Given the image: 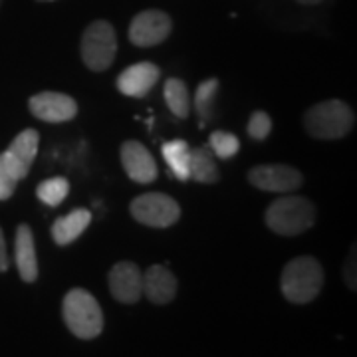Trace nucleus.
<instances>
[{
  "instance_id": "obj_1",
  "label": "nucleus",
  "mask_w": 357,
  "mask_h": 357,
  "mask_svg": "<svg viewBox=\"0 0 357 357\" xmlns=\"http://www.w3.org/2000/svg\"><path fill=\"white\" fill-rule=\"evenodd\" d=\"M324 286V268L314 256H298L282 270L280 288L292 304H307L318 298Z\"/></svg>"
},
{
  "instance_id": "obj_2",
  "label": "nucleus",
  "mask_w": 357,
  "mask_h": 357,
  "mask_svg": "<svg viewBox=\"0 0 357 357\" xmlns=\"http://www.w3.org/2000/svg\"><path fill=\"white\" fill-rule=\"evenodd\" d=\"M62 318L79 340H96L103 332V312L98 300L84 288H72L62 300Z\"/></svg>"
},
{
  "instance_id": "obj_3",
  "label": "nucleus",
  "mask_w": 357,
  "mask_h": 357,
  "mask_svg": "<svg viewBox=\"0 0 357 357\" xmlns=\"http://www.w3.org/2000/svg\"><path fill=\"white\" fill-rule=\"evenodd\" d=\"M316 206L306 197L286 195L266 208L268 229L280 236H296L314 227Z\"/></svg>"
},
{
  "instance_id": "obj_4",
  "label": "nucleus",
  "mask_w": 357,
  "mask_h": 357,
  "mask_svg": "<svg viewBox=\"0 0 357 357\" xmlns=\"http://www.w3.org/2000/svg\"><path fill=\"white\" fill-rule=\"evenodd\" d=\"M304 126L316 139H342L356 126V115L342 100H326L307 109Z\"/></svg>"
},
{
  "instance_id": "obj_5",
  "label": "nucleus",
  "mask_w": 357,
  "mask_h": 357,
  "mask_svg": "<svg viewBox=\"0 0 357 357\" xmlns=\"http://www.w3.org/2000/svg\"><path fill=\"white\" fill-rule=\"evenodd\" d=\"M79 52L84 64L91 72H105L114 64L115 52H117V36L114 26L107 20H93L84 30Z\"/></svg>"
},
{
  "instance_id": "obj_6",
  "label": "nucleus",
  "mask_w": 357,
  "mask_h": 357,
  "mask_svg": "<svg viewBox=\"0 0 357 357\" xmlns=\"http://www.w3.org/2000/svg\"><path fill=\"white\" fill-rule=\"evenodd\" d=\"M133 218L153 229H169L173 227L181 217V206L178 203L165 192H145L137 199L131 201L129 206Z\"/></svg>"
},
{
  "instance_id": "obj_7",
  "label": "nucleus",
  "mask_w": 357,
  "mask_h": 357,
  "mask_svg": "<svg viewBox=\"0 0 357 357\" xmlns=\"http://www.w3.org/2000/svg\"><path fill=\"white\" fill-rule=\"evenodd\" d=\"M173 30L171 16L163 10H143L129 24L128 36L139 48H151L169 38Z\"/></svg>"
},
{
  "instance_id": "obj_8",
  "label": "nucleus",
  "mask_w": 357,
  "mask_h": 357,
  "mask_svg": "<svg viewBox=\"0 0 357 357\" xmlns=\"http://www.w3.org/2000/svg\"><path fill=\"white\" fill-rule=\"evenodd\" d=\"M248 181L256 189L268 192H294L304 183L298 169L290 165H258L248 171Z\"/></svg>"
},
{
  "instance_id": "obj_9",
  "label": "nucleus",
  "mask_w": 357,
  "mask_h": 357,
  "mask_svg": "<svg viewBox=\"0 0 357 357\" xmlns=\"http://www.w3.org/2000/svg\"><path fill=\"white\" fill-rule=\"evenodd\" d=\"M38 131L36 129H24V131H20L14 137V141L10 143V147L6 151L0 153L2 163L13 173V177L16 181H22L28 175L30 167H32L34 159H36V153H38Z\"/></svg>"
},
{
  "instance_id": "obj_10",
  "label": "nucleus",
  "mask_w": 357,
  "mask_h": 357,
  "mask_svg": "<svg viewBox=\"0 0 357 357\" xmlns=\"http://www.w3.org/2000/svg\"><path fill=\"white\" fill-rule=\"evenodd\" d=\"M28 107L34 117L48 123L72 121L77 115V103L74 98L60 91H42L28 100Z\"/></svg>"
},
{
  "instance_id": "obj_11",
  "label": "nucleus",
  "mask_w": 357,
  "mask_h": 357,
  "mask_svg": "<svg viewBox=\"0 0 357 357\" xmlns=\"http://www.w3.org/2000/svg\"><path fill=\"white\" fill-rule=\"evenodd\" d=\"M109 290L117 302L135 304L143 294V272L135 262H117L109 270Z\"/></svg>"
},
{
  "instance_id": "obj_12",
  "label": "nucleus",
  "mask_w": 357,
  "mask_h": 357,
  "mask_svg": "<svg viewBox=\"0 0 357 357\" xmlns=\"http://www.w3.org/2000/svg\"><path fill=\"white\" fill-rule=\"evenodd\" d=\"M121 165L128 177L141 185L153 183L157 178V163L153 155L139 141H126L121 145Z\"/></svg>"
},
{
  "instance_id": "obj_13",
  "label": "nucleus",
  "mask_w": 357,
  "mask_h": 357,
  "mask_svg": "<svg viewBox=\"0 0 357 357\" xmlns=\"http://www.w3.org/2000/svg\"><path fill=\"white\" fill-rule=\"evenodd\" d=\"M161 77V70L151 62H139L126 68L117 76V89L128 98H145Z\"/></svg>"
},
{
  "instance_id": "obj_14",
  "label": "nucleus",
  "mask_w": 357,
  "mask_h": 357,
  "mask_svg": "<svg viewBox=\"0 0 357 357\" xmlns=\"http://www.w3.org/2000/svg\"><path fill=\"white\" fill-rule=\"evenodd\" d=\"M143 294L149 302L157 306H165L177 296V278L167 266L155 264L143 274Z\"/></svg>"
},
{
  "instance_id": "obj_15",
  "label": "nucleus",
  "mask_w": 357,
  "mask_h": 357,
  "mask_svg": "<svg viewBox=\"0 0 357 357\" xmlns=\"http://www.w3.org/2000/svg\"><path fill=\"white\" fill-rule=\"evenodd\" d=\"M14 262L18 268L20 278L28 284L38 280V258H36V244L34 234L28 225H20L14 236Z\"/></svg>"
},
{
  "instance_id": "obj_16",
  "label": "nucleus",
  "mask_w": 357,
  "mask_h": 357,
  "mask_svg": "<svg viewBox=\"0 0 357 357\" xmlns=\"http://www.w3.org/2000/svg\"><path fill=\"white\" fill-rule=\"evenodd\" d=\"M91 222V213L88 208H74L52 225V238L58 246H68L84 234Z\"/></svg>"
},
{
  "instance_id": "obj_17",
  "label": "nucleus",
  "mask_w": 357,
  "mask_h": 357,
  "mask_svg": "<svg viewBox=\"0 0 357 357\" xmlns=\"http://www.w3.org/2000/svg\"><path fill=\"white\" fill-rule=\"evenodd\" d=\"M218 167L215 163V157L211 147H195L189 153V178L197 183H206L213 185L218 181Z\"/></svg>"
},
{
  "instance_id": "obj_18",
  "label": "nucleus",
  "mask_w": 357,
  "mask_h": 357,
  "mask_svg": "<svg viewBox=\"0 0 357 357\" xmlns=\"http://www.w3.org/2000/svg\"><path fill=\"white\" fill-rule=\"evenodd\" d=\"M161 151H163V157H165L171 173L178 181H189V153H191L189 143L183 139L167 141V143H163Z\"/></svg>"
},
{
  "instance_id": "obj_19",
  "label": "nucleus",
  "mask_w": 357,
  "mask_h": 357,
  "mask_svg": "<svg viewBox=\"0 0 357 357\" xmlns=\"http://www.w3.org/2000/svg\"><path fill=\"white\" fill-rule=\"evenodd\" d=\"M163 93H165L167 107L171 109V114L177 115L181 119L189 115V112H191V100H189V89H187L183 79H178V77L167 79Z\"/></svg>"
},
{
  "instance_id": "obj_20",
  "label": "nucleus",
  "mask_w": 357,
  "mask_h": 357,
  "mask_svg": "<svg viewBox=\"0 0 357 357\" xmlns=\"http://www.w3.org/2000/svg\"><path fill=\"white\" fill-rule=\"evenodd\" d=\"M217 91V77L204 79L203 84H199V88L195 91V109H197V114L201 117V126H204L206 121H211V117H213V103H215Z\"/></svg>"
},
{
  "instance_id": "obj_21",
  "label": "nucleus",
  "mask_w": 357,
  "mask_h": 357,
  "mask_svg": "<svg viewBox=\"0 0 357 357\" xmlns=\"http://www.w3.org/2000/svg\"><path fill=\"white\" fill-rule=\"evenodd\" d=\"M68 192H70V183L64 177L46 178V181L40 183L38 189H36L40 201L48 204V206H58V204L64 203Z\"/></svg>"
},
{
  "instance_id": "obj_22",
  "label": "nucleus",
  "mask_w": 357,
  "mask_h": 357,
  "mask_svg": "<svg viewBox=\"0 0 357 357\" xmlns=\"http://www.w3.org/2000/svg\"><path fill=\"white\" fill-rule=\"evenodd\" d=\"M208 147L213 155H217L220 159H230L241 151V141L229 131H215L208 139Z\"/></svg>"
},
{
  "instance_id": "obj_23",
  "label": "nucleus",
  "mask_w": 357,
  "mask_h": 357,
  "mask_svg": "<svg viewBox=\"0 0 357 357\" xmlns=\"http://www.w3.org/2000/svg\"><path fill=\"white\" fill-rule=\"evenodd\" d=\"M272 131V119L264 112H255L248 119V135L256 141H264Z\"/></svg>"
},
{
  "instance_id": "obj_24",
  "label": "nucleus",
  "mask_w": 357,
  "mask_h": 357,
  "mask_svg": "<svg viewBox=\"0 0 357 357\" xmlns=\"http://www.w3.org/2000/svg\"><path fill=\"white\" fill-rule=\"evenodd\" d=\"M18 181L13 177V173L6 169V165L0 159V201H8L14 195Z\"/></svg>"
},
{
  "instance_id": "obj_25",
  "label": "nucleus",
  "mask_w": 357,
  "mask_h": 357,
  "mask_svg": "<svg viewBox=\"0 0 357 357\" xmlns=\"http://www.w3.org/2000/svg\"><path fill=\"white\" fill-rule=\"evenodd\" d=\"M344 280L345 284L351 288V290H356L357 288V282H356V248L351 250V256L347 258V262H345L344 266Z\"/></svg>"
},
{
  "instance_id": "obj_26",
  "label": "nucleus",
  "mask_w": 357,
  "mask_h": 357,
  "mask_svg": "<svg viewBox=\"0 0 357 357\" xmlns=\"http://www.w3.org/2000/svg\"><path fill=\"white\" fill-rule=\"evenodd\" d=\"M10 266V260H8V252H6V243H4V234L0 229V272H6Z\"/></svg>"
},
{
  "instance_id": "obj_27",
  "label": "nucleus",
  "mask_w": 357,
  "mask_h": 357,
  "mask_svg": "<svg viewBox=\"0 0 357 357\" xmlns=\"http://www.w3.org/2000/svg\"><path fill=\"white\" fill-rule=\"evenodd\" d=\"M300 4H306V6H314V4H319L321 0H298Z\"/></svg>"
},
{
  "instance_id": "obj_28",
  "label": "nucleus",
  "mask_w": 357,
  "mask_h": 357,
  "mask_svg": "<svg viewBox=\"0 0 357 357\" xmlns=\"http://www.w3.org/2000/svg\"><path fill=\"white\" fill-rule=\"evenodd\" d=\"M38 2H54V0H38Z\"/></svg>"
},
{
  "instance_id": "obj_29",
  "label": "nucleus",
  "mask_w": 357,
  "mask_h": 357,
  "mask_svg": "<svg viewBox=\"0 0 357 357\" xmlns=\"http://www.w3.org/2000/svg\"><path fill=\"white\" fill-rule=\"evenodd\" d=\"M0 2H2V0H0Z\"/></svg>"
}]
</instances>
